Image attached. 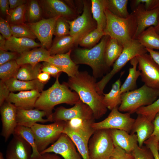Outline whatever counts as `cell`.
<instances>
[{"label":"cell","instance_id":"obj_25","mask_svg":"<svg viewBox=\"0 0 159 159\" xmlns=\"http://www.w3.org/2000/svg\"><path fill=\"white\" fill-rule=\"evenodd\" d=\"M114 144L126 152L131 153L138 144L137 136L135 134H129L126 131L118 129L110 130Z\"/></svg>","mask_w":159,"mask_h":159},{"label":"cell","instance_id":"obj_28","mask_svg":"<svg viewBox=\"0 0 159 159\" xmlns=\"http://www.w3.org/2000/svg\"><path fill=\"white\" fill-rule=\"evenodd\" d=\"M4 82L11 92L37 90L40 92L43 90L45 84L37 79L31 81H23L13 77Z\"/></svg>","mask_w":159,"mask_h":159},{"label":"cell","instance_id":"obj_51","mask_svg":"<svg viewBox=\"0 0 159 159\" xmlns=\"http://www.w3.org/2000/svg\"><path fill=\"white\" fill-rule=\"evenodd\" d=\"M11 92L6 84L4 81H0V106L6 101L9 97Z\"/></svg>","mask_w":159,"mask_h":159},{"label":"cell","instance_id":"obj_47","mask_svg":"<svg viewBox=\"0 0 159 159\" xmlns=\"http://www.w3.org/2000/svg\"><path fill=\"white\" fill-rule=\"evenodd\" d=\"M159 141L156 137L151 135L144 143L145 145L151 151L154 159H159V152L158 149V144Z\"/></svg>","mask_w":159,"mask_h":159},{"label":"cell","instance_id":"obj_38","mask_svg":"<svg viewBox=\"0 0 159 159\" xmlns=\"http://www.w3.org/2000/svg\"><path fill=\"white\" fill-rule=\"evenodd\" d=\"M26 4L10 9L6 15L7 21L10 24H24L26 20Z\"/></svg>","mask_w":159,"mask_h":159},{"label":"cell","instance_id":"obj_19","mask_svg":"<svg viewBox=\"0 0 159 159\" xmlns=\"http://www.w3.org/2000/svg\"><path fill=\"white\" fill-rule=\"evenodd\" d=\"M6 151L7 159H32L31 145L21 136L13 134Z\"/></svg>","mask_w":159,"mask_h":159},{"label":"cell","instance_id":"obj_39","mask_svg":"<svg viewBox=\"0 0 159 159\" xmlns=\"http://www.w3.org/2000/svg\"><path fill=\"white\" fill-rule=\"evenodd\" d=\"M105 35L104 31H100L96 28L85 35L78 44L82 47L90 49Z\"/></svg>","mask_w":159,"mask_h":159},{"label":"cell","instance_id":"obj_8","mask_svg":"<svg viewBox=\"0 0 159 159\" xmlns=\"http://www.w3.org/2000/svg\"><path fill=\"white\" fill-rule=\"evenodd\" d=\"M115 147L110 129L95 130L88 144L90 159H108Z\"/></svg>","mask_w":159,"mask_h":159},{"label":"cell","instance_id":"obj_41","mask_svg":"<svg viewBox=\"0 0 159 159\" xmlns=\"http://www.w3.org/2000/svg\"><path fill=\"white\" fill-rule=\"evenodd\" d=\"M10 25L12 36L14 37L18 38H27L33 39L37 38L35 34L25 23Z\"/></svg>","mask_w":159,"mask_h":159},{"label":"cell","instance_id":"obj_36","mask_svg":"<svg viewBox=\"0 0 159 159\" xmlns=\"http://www.w3.org/2000/svg\"><path fill=\"white\" fill-rule=\"evenodd\" d=\"M127 0H105L106 9L115 15L126 18L130 15L127 9Z\"/></svg>","mask_w":159,"mask_h":159},{"label":"cell","instance_id":"obj_13","mask_svg":"<svg viewBox=\"0 0 159 159\" xmlns=\"http://www.w3.org/2000/svg\"><path fill=\"white\" fill-rule=\"evenodd\" d=\"M83 4V12L81 15L71 20H67L70 27L69 35L77 37L80 40L97 26L96 22L92 16L91 6L86 1H84Z\"/></svg>","mask_w":159,"mask_h":159},{"label":"cell","instance_id":"obj_20","mask_svg":"<svg viewBox=\"0 0 159 159\" xmlns=\"http://www.w3.org/2000/svg\"><path fill=\"white\" fill-rule=\"evenodd\" d=\"M40 95V92L37 90L21 91L17 93L11 92L6 101L13 104L17 108L33 109Z\"/></svg>","mask_w":159,"mask_h":159},{"label":"cell","instance_id":"obj_26","mask_svg":"<svg viewBox=\"0 0 159 159\" xmlns=\"http://www.w3.org/2000/svg\"><path fill=\"white\" fill-rule=\"evenodd\" d=\"M50 56L48 50L40 47L19 55L16 61L20 66L24 64L34 66L41 62H46Z\"/></svg>","mask_w":159,"mask_h":159},{"label":"cell","instance_id":"obj_42","mask_svg":"<svg viewBox=\"0 0 159 159\" xmlns=\"http://www.w3.org/2000/svg\"><path fill=\"white\" fill-rule=\"evenodd\" d=\"M67 19L59 17L57 19L54 26V35L56 37H60L69 35L70 27Z\"/></svg>","mask_w":159,"mask_h":159},{"label":"cell","instance_id":"obj_56","mask_svg":"<svg viewBox=\"0 0 159 159\" xmlns=\"http://www.w3.org/2000/svg\"><path fill=\"white\" fill-rule=\"evenodd\" d=\"M50 78V75L48 73L41 72L38 75L37 79L40 82L44 84L47 82Z\"/></svg>","mask_w":159,"mask_h":159},{"label":"cell","instance_id":"obj_7","mask_svg":"<svg viewBox=\"0 0 159 159\" xmlns=\"http://www.w3.org/2000/svg\"><path fill=\"white\" fill-rule=\"evenodd\" d=\"M122 52L112 65V69L96 83L98 92L102 94L107 84L112 78L132 58L147 53L145 48L137 39H132L123 46Z\"/></svg>","mask_w":159,"mask_h":159},{"label":"cell","instance_id":"obj_16","mask_svg":"<svg viewBox=\"0 0 159 159\" xmlns=\"http://www.w3.org/2000/svg\"><path fill=\"white\" fill-rule=\"evenodd\" d=\"M132 13L135 17L137 24L133 39H136L146 29L151 26H155L157 24L159 8L147 10L143 4H140L133 10Z\"/></svg>","mask_w":159,"mask_h":159},{"label":"cell","instance_id":"obj_21","mask_svg":"<svg viewBox=\"0 0 159 159\" xmlns=\"http://www.w3.org/2000/svg\"><path fill=\"white\" fill-rule=\"evenodd\" d=\"M47 116L44 111L35 108L26 110L17 108L16 120L17 125L31 128L37 122L43 123L48 122H52L49 118L44 119Z\"/></svg>","mask_w":159,"mask_h":159},{"label":"cell","instance_id":"obj_43","mask_svg":"<svg viewBox=\"0 0 159 159\" xmlns=\"http://www.w3.org/2000/svg\"><path fill=\"white\" fill-rule=\"evenodd\" d=\"M159 112V97L151 104L138 109L136 113L146 116L153 121L156 115Z\"/></svg>","mask_w":159,"mask_h":159},{"label":"cell","instance_id":"obj_32","mask_svg":"<svg viewBox=\"0 0 159 159\" xmlns=\"http://www.w3.org/2000/svg\"><path fill=\"white\" fill-rule=\"evenodd\" d=\"M123 49L122 45L116 39L110 38L106 44L105 52L106 63L110 67L121 54Z\"/></svg>","mask_w":159,"mask_h":159},{"label":"cell","instance_id":"obj_4","mask_svg":"<svg viewBox=\"0 0 159 159\" xmlns=\"http://www.w3.org/2000/svg\"><path fill=\"white\" fill-rule=\"evenodd\" d=\"M105 12L107 19L106 25L104 31L105 35L116 39L122 46L133 39L137 24L132 12L126 18L118 17L107 9Z\"/></svg>","mask_w":159,"mask_h":159},{"label":"cell","instance_id":"obj_22","mask_svg":"<svg viewBox=\"0 0 159 159\" xmlns=\"http://www.w3.org/2000/svg\"><path fill=\"white\" fill-rule=\"evenodd\" d=\"M154 129L152 121L144 115H138L133 124L131 134H136L138 145L141 147L143 146L144 142L152 135Z\"/></svg>","mask_w":159,"mask_h":159},{"label":"cell","instance_id":"obj_18","mask_svg":"<svg viewBox=\"0 0 159 159\" xmlns=\"http://www.w3.org/2000/svg\"><path fill=\"white\" fill-rule=\"evenodd\" d=\"M0 107L2 128L1 135L6 142L14 133L17 125L16 120L17 108L12 103L5 101Z\"/></svg>","mask_w":159,"mask_h":159},{"label":"cell","instance_id":"obj_34","mask_svg":"<svg viewBox=\"0 0 159 159\" xmlns=\"http://www.w3.org/2000/svg\"><path fill=\"white\" fill-rule=\"evenodd\" d=\"M42 64L39 63L34 66L24 64L20 66L16 76L17 79L31 81L37 79L38 75L42 72Z\"/></svg>","mask_w":159,"mask_h":159},{"label":"cell","instance_id":"obj_11","mask_svg":"<svg viewBox=\"0 0 159 159\" xmlns=\"http://www.w3.org/2000/svg\"><path fill=\"white\" fill-rule=\"evenodd\" d=\"M74 105L70 108L63 106L57 107L52 115V122H67L75 118L83 120L95 119L92 109L80 99Z\"/></svg>","mask_w":159,"mask_h":159},{"label":"cell","instance_id":"obj_44","mask_svg":"<svg viewBox=\"0 0 159 159\" xmlns=\"http://www.w3.org/2000/svg\"><path fill=\"white\" fill-rule=\"evenodd\" d=\"M131 153L134 159H154L151 151L145 145L140 147L138 145L135 147Z\"/></svg>","mask_w":159,"mask_h":159},{"label":"cell","instance_id":"obj_9","mask_svg":"<svg viewBox=\"0 0 159 159\" xmlns=\"http://www.w3.org/2000/svg\"><path fill=\"white\" fill-rule=\"evenodd\" d=\"M65 123L64 121L54 122L47 125L36 123L30 128L40 153L59 138L63 132Z\"/></svg>","mask_w":159,"mask_h":159},{"label":"cell","instance_id":"obj_33","mask_svg":"<svg viewBox=\"0 0 159 159\" xmlns=\"http://www.w3.org/2000/svg\"><path fill=\"white\" fill-rule=\"evenodd\" d=\"M136 39L145 48L159 50V34L156 32L153 26L146 29Z\"/></svg>","mask_w":159,"mask_h":159},{"label":"cell","instance_id":"obj_6","mask_svg":"<svg viewBox=\"0 0 159 159\" xmlns=\"http://www.w3.org/2000/svg\"><path fill=\"white\" fill-rule=\"evenodd\" d=\"M159 97V89L144 84L139 88L122 94L118 110L120 112L133 114L139 108L151 104Z\"/></svg>","mask_w":159,"mask_h":159},{"label":"cell","instance_id":"obj_17","mask_svg":"<svg viewBox=\"0 0 159 159\" xmlns=\"http://www.w3.org/2000/svg\"><path fill=\"white\" fill-rule=\"evenodd\" d=\"M74 145L68 136L62 133L53 144L40 154L53 153L60 155L64 159H83L76 151Z\"/></svg>","mask_w":159,"mask_h":159},{"label":"cell","instance_id":"obj_1","mask_svg":"<svg viewBox=\"0 0 159 159\" xmlns=\"http://www.w3.org/2000/svg\"><path fill=\"white\" fill-rule=\"evenodd\" d=\"M97 82L96 78L83 71L69 77L67 82L70 89L76 92L80 99L92 109L95 119L101 118L107 111L103 102V95L97 91Z\"/></svg>","mask_w":159,"mask_h":159},{"label":"cell","instance_id":"obj_10","mask_svg":"<svg viewBox=\"0 0 159 159\" xmlns=\"http://www.w3.org/2000/svg\"><path fill=\"white\" fill-rule=\"evenodd\" d=\"M116 107L111 110L108 116L103 120L94 122L93 128L97 130L102 129H118L131 132L135 119L131 117L130 113H122Z\"/></svg>","mask_w":159,"mask_h":159},{"label":"cell","instance_id":"obj_53","mask_svg":"<svg viewBox=\"0 0 159 159\" xmlns=\"http://www.w3.org/2000/svg\"><path fill=\"white\" fill-rule=\"evenodd\" d=\"M0 8L1 13L3 16L6 15L10 9L9 1L0 0Z\"/></svg>","mask_w":159,"mask_h":159},{"label":"cell","instance_id":"obj_5","mask_svg":"<svg viewBox=\"0 0 159 159\" xmlns=\"http://www.w3.org/2000/svg\"><path fill=\"white\" fill-rule=\"evenodd\" d=\"M95 120H83L75 118L66 122L62 133L71 139L83 159H90L88 144L95 130L92 126Z\"/></svg>","mask_w":159,"mask_h":159},{"label":"cell","instance_id":"obj_45","mask_svg":"<svg viewBox=\"0 0 159 159\" xmlns=\"http://www.w3.org/2000/svg\"><path fill=\"white\" fill-rule=\"evenodd\" d=\"M131 1V6L132 10L140 4H143L147 10L159 8V0H134Z\"/></svg>","mask_w":159,"mask_h":159},{"label":"cell","instance_id":"obj_48","mask_svg":"<svg viewBox=\"0 0 159 159\" xmlns=\"http://www.w3.org/2000/svg\"><path fill=\"white\" fill-rule=\"evenodd\" d=\"M42 72L48 73L50 75L56 77L62 72L59 68L47 62H43L42 67Z\"/></svg>","mask_w":159,"mask_h":159},{"label":"cell","instance_id":"obj_27","mask_svg":"<svg viewBox=\"0 0 159 159\" xmlns=\"http://www.w3.org/2000/svg\"><path fill=\"white\" fill-rule=\"evenodd\" d=\"M80 38L76 36L68 35L56 37L48 50L50 56L66 53L72 50L76 44L78 43Z\"/></svg>","mask_w":159,"mask_h":159},{"label":"cell","instance_id":"obj_46","mask_svg":"<svg viewBox=\"0 0 159 159\" xmlns=\"http://www.w3.org/2000/svg\"><path fill=\"white\" fill-rule=\"evenodd\" d=\"M114 145V149L108 159H134L131 153H127L118 146Z\"/></svg>","mask_w":159,"mask_h":159},{"label":"cell","instance_id":"obj_40","mask_svg":"<svg viewBox=\"0 0 159 159\" xmlns=\"http://www.w3.org/2000/svg\"><path fill=\"white\" fill-rule=\"evenodd\" d=\"M20 67L16 60H11L0 65L1 80L4 81L16 77Z\"/></svg>","mask_w":159,"mask_h":159},{"label":"cell","instance_id":"obj_30","mask_svg":"<svg viewBox=\"0 0 159 159\" xmlns=\"http://www.w3.org/2000/svg\"><path fill=\"white\" fill-rule=\"evenodd\" d=\"M121 86V81L119 79L112 85L109 92L103 93V102L107 109L111 110L114 108L118 107L121 104L122 102Z\"/></svg>","mask_w":159,"mask_h":159},{"label":"cell","instance_id":"obj_29","mask_svg":"<svg viewBox=\"0 0 159 159\" xmlns=\"http://www.w3.org/2000/svg\"><path fill=\"white\" fill-rule=\"evenodd\" d=\"M91 13L96 22L97 28L100 31H104L107 23L105 0H91Z\"/></svg>","mask_w":159,"mask_h":159},{"label":"cell","instance_id":"obj_58","mask_svg":"<svg viewBox=\"0 0 159 159\" xmlns=\"http://www.w3.org/2000/svg\"><path fill=\"white\" fill-rule=\"evenodd\" d=\"M6 39L1 34H0V49L4 50Z\"/></svg>","mask_w":159,"mask_h":159},{"label":"cell","instance_id":"obj_61","mask_svg":"<svg viewBox=\"0 0 159 159\" xmlns=\"http://www.w3.org/2000/svg\"><path fill=\"white\" fill-rule=\"evenodd\" d=\"M158 149L159 152V141H158Z\"/></svg>","mask_w":159,"mask_h":159},{"label":"cell","instance_id":"obj_23","mask_svg":"<svg viewBox=\"0 0 159 159\" xmlns=\"http://www.w3.org/2000/svg\"><path fill=\"white\" fill-rule=\"evenodd\" d=\"M72 50L62 54L50 56L46 62L54 65L66 73L69 77H72L79 72L78 66L72 60L71 54Z\"/></svg>","mask_w":159,"mask_h":159},{"label":"cell","instance_id":"obj_49","mask_svg":"<svg viewBox=\"0 0 159 159\" xmlns=\"http://www.w3.org/2000/svg\"><path fill=\"white\" fill-rule=\"evenodd\" d=\"M19 55L15 52L0 49V65L11 60H16Z\"/></svg>","mask_w":159,"mask_h":159},{"label":"cell","instance_id":"obj_15","mask_svg":"<svg viewBox=\"0 0 159 159\" xmlns=\"http://www.w3.org/2000/svg\"><path fill=\"white\" fill-rule=\"evenodd\" d=\"M43 13L46 19L62 17L67 20L73 19L77 15L74 8L60 0H41L39 1Z\"/></svg>","mask_w":159,"mask_h":159},{"label":"cell","instance_id":"obj_55","mask_svg":"<svg viewBox=\"0 0 159 159\" xmlns=\"http://www.w3.org/2000/svg\"><path fill=\"white\" fill-rule=\"evenodd\" d=\"M10 9H13L26 4L27 2L25 0H8Z\"/></svg>","mask_w":159,"mask_h":159},{"label":"cell","instance_id":"obj_2","mask_svg":"<svg viewBox=\"0 0 159 159\" xmlns=\"http://www.w3.org/2000/svg\"><path fill=\"white\" fill-rule=\"evenodd\" d=\"M60 75L56 78L55 82L50 87L40 93L35 105V108L44 111L47 118L52 120V110L55 106L63 103L72 105L80 100L77 93L71 91L67 82L60 83Z\"/></svg>","mask_w":159,"mask_h":159},{"label":"cell","instance_id":"obj_37","mask_svg":"<svg viewBox=\"0 0 159 159\" xmlns=\"http://www.w3.org/2000/svg\"><path fill=\"white\" fill-rule=\"evenodd\" d=\"M26 5V18L27 23H35L42 19V11L39 1L30 0Z\"/></svg>","mask_w":159,"mask_h":159},{"label":"cell","instance_id":"obj_54","mask_svg":"<svg viewBox=\"0 0 159 159\" xmlns=\"http://www.w3.org/2000/svg\"><path fill=\"white\" fill-rule=\"evenodd\" d=\"M58 154L51 153H45L33 159H62Z\"/></svg>","mask_w":159,"mask_h":159},{"label":"cell","instance_id":"obj_12","mask_svg":"<svg viewBox=\"0 0 159 159\" xmlns=\"http://www.w3.org/2000/svg\"><path fill=\"white\" fill-rule=\"evenodd\" d=\"M142 81L150 87L159 89V66L149 54L137 56Z\"/></svg>","mask_w":159,"mask_h":159},{"label":"cell","instance_id":"obj_57","mask_svg":"<svg viewBox=\"0 0 159 159\" xmlns=\"http://www.w3.org/2000/svg\"><path fill=\"white\" fill-rule=\"evenodd\" d=\"M146 49L153 60L159 66V51L146 48Z\"/></svg>","mask_w":159,"mask_h":159},{"label":"cell","instance_id":"obj_14","mask_svg":"<svg viewBox=\"0 0 159 159\" xmlns=\"http://www.w3.org/2000/svg\"><path fill=\"white\" fill-rule=\"evenodd\" d=\"M59 17L42 18L35 23H26L39 41L41 47L48 50L52 44L55 23Z\"/></svg>","mask_w":159,"mask_h":159},{"label":"cell","instance_id":"obj_59","mask_svg":"<svg viewBox=\"0 0 159 159\" xmlns=\"http://www.w3.org/2000/svg\"><path fill=\"white\" fill-rule=\"evenodd\" d=\"M155 31L159 34V15L158 18V22L156 25L154 26Z\"/></svg>","mask_w":159,"mask_h":159},{"label":"cell","instance_id":"obj_52","mask_svg":"<svg viewBox=\"0 0 159 159\" xmlns=\"http://www.w3.org/2000/svg\"><path fill=\"white\" fill-rule=\"evenodd\" d=\"M152 122L154 129L152 135L156 137L159 140V112L156 115Z\"/></svg>","mask_w":159,"mask_h":159},{"label":"cell","instance_id":"obj_31","mask_svg":"<svg viewBox=\"0 0 159 159\" xmlns=\"http://www.w3.org/2000/svg\"><path fill=\"white\" fill-rule=\"evenodd\" d=\"M130 61L132 66L129 68L128 75L121 85L120 92L122 94L136 89L137 81L140 75V71L137 69L138 61L136 57L132 58Z\"/></svg>","mask_w":159,"mask_h":159},{"label":"cell","instance_id":"obj_24","mask_svg":"<svg viewBox=\"0 0 159 159\" xmlns=\"http://www.w3.org/2000/svg\"><path fill=\"white\" fill-rule=\"evenodd\" d=\"M41 47L40 43L27 38H18L12 36L6 39L4 50L20 55L33 49Z\"/></svg>","mask_w":159,"mask_h":159},{"label":"cell","instance_id":"obj_3","mask_svg":"<svg viewBox=\"0 0 159 159\" xmlns=\"http://www.w3.org/2000/svg\"><path fill=\"white\" fill-rule=\"evenodd\" d=\"M110 37L105 35L100 42L92 48H77L72 51L71 58L74 63L90 66L92 71V76L95 78L104 76L108 73L110 67L105 62V52L106 46Z\"/></svg>","mask_w":159,"mask_h":159},{"label":"cell","instance_id":"obj_35","mask_svg":"<svg viewBox=\"0 0 159 159\" xmlns=\"http://www.w3.org/2000/svg\"><path fill=\"white\" fill-rule=\"evenodd\" d=\"M14 134L21 136L31 145L32 150V159L35 158L40 155L36 146L33 133L30 128L17 125Z\"/></svg>","mask_w":159,"mask_h":159},{"label":"cell","instance_id":"obj_50","mask_svg":"<svg viewBox=\"0 0 159 159\" xmlns=\"http://www.w3.org/2000/svg\"><path fill=\"white\" fill-rule=\"evenodd\" d=\"M0 32L1 34L6 39L12 36L11 26L7 20L2 17L0 18Z\"/></svg>","mask_w":159,"mask_h":159},{"label":"cell","instance_id":"obj_60","mask_svg":"<svg viewBox=\"0 0 159 159\" xmlns=\"http://www.w3.org/2000/svg\"><path fill=\"white\" fill-rule=\"evenodd\" d=\"M0 159H4L2 152L0 153Z\"/></svg>","mask_w":159,"mask_h":159}]
</instances>
